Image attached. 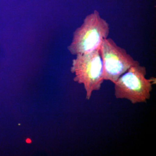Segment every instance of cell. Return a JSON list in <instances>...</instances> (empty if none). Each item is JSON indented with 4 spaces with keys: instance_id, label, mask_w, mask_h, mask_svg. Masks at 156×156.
Segmentation results:
<instances>
[{
    "instance_id": "obj_2",
    "label": "cell",
    "mask_w": 156,
    "mask_h": 156,
    "mask_svg": "<svg viewBox=\"0 0 156 156\" xmlns=\"http://www.w3.org/2000/svg\"><path fill=\"white\" fill-rule=\"evenodd\" d=\"M145 66H133L122 75L115 83V95L118 99L125 98L131 103H146L151 97L156 78L147 79Z\"/></svg>"
},
{
    "instance_id": "obj_1",
    "label": "cell",
    "mask_w": 156,
    "mask_h": 156,
    "mask_svg": "<svg viewBox=\"0 0 156 156\" xmlns=\"http://www.w3.org/2000/svg\"><path fill=\"white\" fill-rule=\"evenodd\" d=\"M109 32L108 23L95 10L86 16L82 25L75 31L68 50L73 55H77L100 49Z\"/></svg>"
},
{
    "instance_id": "obj_4",
    "label": "cell",
    "mask_w": 156,
    "mask_h": 156,
    "mask_svg": "<svg viewBox=\"0 0 156 156\" xmlns=\"http://www.w3.org/2000/svg\"><path fill=\"white\" fill-rule=\"evenodd\" d=\"M100 50L103 61L104 79L114 84L130 68L140 65L111 38L104 39Z\"/></svg>"
},
{
    "instance_id": "obj_3",
    "label": "cell",
    "mask_w": 156,
    "mask_h": 156,
    "mask_svg": "<svg viewBox=\"0 0 156 156\" xmlns=\"http://www.w3.org/2000/svg\"><path fill=\"white\" fill-rule=\"evenodd\" d=\"M100 49L78 54L73 61L71 70L75 74L74 80L83 84L87 100L90 99L93 91L100 90L105 80Z\"/></svg>"
}]
</instances>
